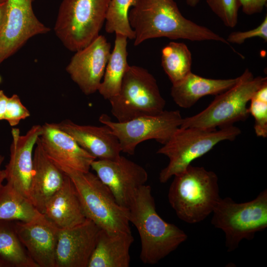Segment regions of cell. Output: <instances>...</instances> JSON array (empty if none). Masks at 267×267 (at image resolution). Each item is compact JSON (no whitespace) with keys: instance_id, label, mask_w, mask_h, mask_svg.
<instances>
[{"instance_id":"f1b7e54d","label":"cell","mask_w":267,"mask_h":267,"mask_svg":"<svg viewBox=\"0 0 267 267\" xmlns=\"http://www.w3.org/2000/svg\"><path fill=\"white\" fill-rule=\"evenodd\" d=\"M212 11L229 28H234L238 22L239 0H206Z\"/></svg>"},{"instance_id":"d6a6232c","label":"cell","mask_w":267,"mask_h":267,"mask_svg":"<svg viewBox=\"0 0 267 267\" xmlns=\"http://www.w3.org/2000/svg\"><path fill=\"white\" fill-rule=\"evenodd\" d=\"M8 97L2 90H0V121L4 120Z\"/></svg>"},{"instance_id":"ba28073f","label":"cell","mask_w":267,"mask_h":267,"mask_svg":"<svg viewBox=\"0 0 267 267\" xmlns=\"http://www.w3.org/2000/svg\"><path fill=\"white\" fill-rule=\"evenodd\" d=\"M109 0H63L54 30L71 51L83 48L99 34Z\"/></svg>"},{"instance_id":"ac0fdd59","label":"cell","mask_w":267,"mask_h":267,"mask_svg":"<svg viewBox=\"0 0 267 267\" xmlns=\"http://www.w3.org/2000/svg\"><path fill=\"white\" fill-rule=\"evenodd\" d=\"M29 199L43 214L45 204L62 187L67 175L46 154L38 139L33 155Z\"/></svg>"},{"instance_id":"484cf974","label":"cell","mask_w":267,"mask_h":267,"mask_svg":"<svg viewBox=\"0 0 267 267\" xmlns=\"http://www.w3.org/2000/svg\"><path fill=\"white\" fill-rule=\"evenodd\" d=\"M8 221H0V257L8 265L38 267L25 252L14 229Z\"/></svg>"},{"instance_id":"7a4b0ae2","label":"cell","mask_w":267,"mask_h":267,"mask_svg":"<svg viewBox=\"0 0 267 267\" xmlns=\"http://www.w3.org/2000/svg\"><path fill=\"white\" fill-rule=\"evenodd\" d=\"M149 185L137 190L128 207L129 222L136 228L140 239V259L154 265L175 250L187 235L174 224L164 221L157 213Z\"/></svg>"},{"instance_id":"44dd1931","label":"cell","mask_w":267,"mask_h":267,"mask_svg":"<svg viewBox=\"0 0 267 267\" xmlns=\"http://www.w3.org/2000/svg\"><path fill=\"white\" fill-rule=\"evenodd\" d=\"M134 241L131 232L100 229L88 267H128L130 247Z\"/></svg>"},{"instance_id":"1f68e13d","label":"cell","mask_w":267,"mask_h":267,"mask_svg":"<svg viewBox=\"0 0 267 267\" xmlns=\"http://www.w3.org/2000/svg\"><path fill=\"white\" fill-rule=\"evenodd\" d=\"M243 12L252 15L262 11L267 0H239Z\"/></svg>"},{"instance_id":"2e32d148","label":"cell","mask_w":267,"mask_h":267,"mask_svg":"<svg viewBox=\"0 0 267 267\" xmlns=\"http://www.w3.org/2000/svg\"><path fill=\"white\" fill-rule=\"evenodd\" d=\"M39 139L47 156L59 168L88 172L96 159L56 123L42 125Z\"/></svg>"},{"instance_id":"ffe728a7","label":"cell","mask_w":267,"mask_h":267,"mask_svg":"<svg viewBox=\"0 0 267 267\" xmlns=\"http://www.w3.org/2000/svg\"><path fill=\"white\" fill-rule=\"evenodd\" d=\"M43 214L60 229L75 226L86 218L75 185L68 176L45 204Z\"/></svg>"},{"instance_id":"e0dca14e","label":"cell","mask_w":267,"mask_h":267,"mask_svg":"<svg viewBox=\"0 0 267 267\" xmlns=\"http://www.w3.org/2000/svg\"><path fill=\"white\" fill-rule=\"evenodd\" d=\"M14 226L20 242L38 267H55L59 228L44 214L30 222L16 221Z\"/></svg>"},{"instance_id":"8d00e7d4","label":"cell","mask_w":267,"mask_h":267,"mask_svg":"<svg viewBox=\"0 0 267 267\" xmlns=\"http://www.w3.org/2000/svg\"><path fill=\"white\" fill-rule=\"evenodd\" d=\"M8 265L7 263L0 257V267H5Z\"/></svg>"},{"instance_id":"5bb4252c","label":"cell","mask_w":267,"mask_h":267,"mask_svg":"<svg viewBox=\"0 0 267 267\" xmlns=\"http://www.w3.org/2000/svg\"><path fill=\"white\" fill-rule=\"evenodd\" d=\"M100 230L88 219L75 226L59 228L55 267H88Z\"/></svg>"},{"instance_id":"277c9868","label":"cell","mask_w":267,"mask_h":267,"mask_svg":"<svg viewBox=\"0 0 267 267\" xmlns=\"http://www.w3.org/2000/svg\"><path fill=\"white\" fill-rule=\"evenodd\" d=\"M240 134L241 130L233 125L219 129L178 128L157 151L169 160L159 174L160 182H167L184 171L192 161L207 153L219 142L232 141Z\"/></svg>"},{"instance_id":"9a60e30c","label":"cell","mask_w":267,"mask_h":267,"mask_svg":"<svg viewBox=\"0 0 267 267\" xmlns=\"http://www.w3.org/2000/svg\"><path fill=\"white\" fill-rule=\"evenodd\" d=\"M42 132V126H33L24 135L12 128L10 159L4 169L7 184L29 199L34 147ZM30 200V199H29Z\"/></svg>"},{"instance_id":"8fae6325","label":"cell","mask_w":267,"mask_h":267,"mask_svg":"<svg viewBox=\"0 0 267 267\" xmlns=\"http://www.w3.org/2000/svg\"><path fill=\"white\" fill-rule=\"evenodd\" d=\"M32 1L6 0L4 24L0 37V64L30 38L50 31L36 16Z\"/></svg>"},{"instance_id":"f546056e","label":"cell","mask_w":267,"mask_h":267,"mask_svg":"<svg viewBox=\"0 0 267 267\" xmlns=\"http://www.w3.org/2000/svg\"><path fill=\"white\" fill-rule=\"evenodd\" d=\"M30 116L29 111L22 104L18 95L13 94L8 97L4 120H6L10 126L17 125L21 120Z\"/></svg>"},{"instance_id":"d4e9b609","label":"cell","mask_w":267,"mask_h":267,"mask_svg":"<svg viewBox=\"0 0 267 267\" xmlns=\"http://www.w3.org/2000/svg\"><path fill=\"white\" fill-rule=\"evenodd\" d=\"M191 53L185 44L171 42L162 48L161 65L172 85L191 72Z\"/></svg>"},{"instance_id":"e575fe53","label":"cell","mask_w":267,"mask_h":267,"mask_svg":"<svg viewBox=\"0 0 267 267\" xmlns=\"http://www.w3.org/2000/svg\"><path fill=\"white\" fill-rule=\"evenodd\" d=\"M3 156L0 154V189L3 186V181L5 179L6 175L4 170L1 169V165L4 160Z\"/></svg>"},{"instance_id":"4fadbf2b","label":"cell","mask_w":267,"mask_h":267,"mask_svg":"<svg viewBox=\"0 0 267 267\" xmlns=\"http://www.w3.org/2000/svg\"><path fill=\"white\" fill-rule=\"evenodd\" d=\"M111 44L99 35L75 52L66 68L71 79L86 95L98 90L111 53Z\"/></svg>"},{"instance_id":"30bf717a","label":"cell","mask_w":267,"mask_h":267,"mask_svg":"<svg viewBox=\"0 0 267 267\" xmlns=\"http://www.w3.org/2000/svg\"><path fill=\"white\" fill-rule=\"evenodd\" d=\"M183 118L178 110H164L152 115L136 118L125 122H113L106 114L99 120L109 127L119 140L121 151L134 155L141 142L154 139L164 144L180 127Z\"/></svg>"},{"instance_id":"5b68a950","label":"cell","mask_w":267,"mask_h":267,"mask_svg":"<svg viewBox=\"0 0 267 267\" xmlns=\"http://www.w3.org/2000/svg\"><path fill=\"white\" fill-rule=\"evenodd\" d=\"M266 84L267 77H254L246 69L234 86L217 95L204 110L183 118L180 128L214 129L245 121L249 116L248 103L254 94Z\"/></svg>"},{"instance_id":"4dcf8cb0","label":"cell","mask_w":267,"mask_h":267,"mask_svg":"<svg viewBox=\"0 0 267 267\" xmlns=\"http://www.w3.org/2000/svg\"><path fill=\"white\" fill-rule=\"evenodd\" d=\"M258 37L267 42V16L256 28L246 31H236L230 33L226 41L230 43L242 44L249 39Z\"/></svg>"},{"instance_id":"83f0119b","label":"cell","mask_w":267,"mask_h":267,"mask_svg":"<svg viewBox=\"0 0 267 267\" xmlns=\"http://www.w3.org/2000/svg\"><path fill=\"white\" fill-rule=\"evenodd\" d=\"M248 107L249 114L254 118V129L257 135L267 137V84L253 95Z\"/></svg>"},{"instance_id":"52a82bcc","label":"cell","mask_w":267,"mask_h":267,"mask_svg":"<svg viewBox=\"0 0 267 267\" xmlns=\"http://www.w3.org/2000/svg\"><path fill=\"white\" fill-rule=\"evenodd\" d=\"M211 223L225 234L228 252L235 250L243 239L251 240L267 227V189L253 200L238 203L230 197L220 198L212 212Z\"/></svg>"},{"instance_id":"603a6c76","label":"cell","mask_w":267,"mask_h":267,"mask_svg":"<svg viewBox=\"0 0 267 267\" xmlns=\"http://www.w3.org/2000/svg\"><path fill=\"white\" fill-rule=\"evenodd\" d=\"M115 35L114 46L97 90L108 100L119 93L124 75L130 66L127 60L128 38L121 34Z\"/></svg>"},{"instance_id":"cb8c5ba5","label":"cell","mask_w":267,"mask_h":267,"mask_svg":"<svg viewBox=\"0 0 267 267\" xmlns=\"http://www.w3.org/2000/svg\"><path fill=\"white\" fill-rule=\"evenodd\" d=\"M42 214L29 199L8 184L0 189V221L28 222Z\"/></svg>"},{"instance_id":"7402d4cb","label":"cell","mask_w":267,"mask_h":267,"mask_svg":"<svg viewBox=\"0 0 267 267\" xmlns=\"http://www.w3.org/2000/svg\"><path fill=\"white\" fill-rule=\"evenodd\" d=\"M239 77L226 79L204 78L191 72L179 82L172 85L171 95L180 107L188 108L201 98L218 95L234 86Z\"/></svg>"},{"instance_id":"8992f818","label":"cell","mask_w":267,"mask_h":267,"mask_svg":"<svg viewBox=\"0 0 267 267\" xmlns=\"http://www.w3.org/2000/svg\"><path fill=\"white\" fill-rule=\"evenodd\" d=\"M60 168L73 181L87 219L103 230L131 232L128 209L117 203L110 189L96 175L89 171Z\"/></svg>"},{"instance_id":"74e56055","label":"cell","mask_w":267,"mask_h":267,"mask_svg":"<svg viewBox=\"0 0 267 267\" xmlns=\"http://www.w3.org/2000/svg\"><path fill=\"white\" fill-rule=\"evenodd\" d=\"M6 0H0V3L5 2Z\"/></svg>"},{"instance_id":"836d02e7","label":"cell","mask_w":267,"mask_h":267,"mask_svg":"<svg viewBox=\"0 0 267 267\" xmlns=\"http://www.w3.org/2000/svg\"><path fill=\"white\" fill-rule=\"evenodd\" d=\"M5 2L0 3V37L1 36L5 20Z\"/></svg>"},{"instance_id":"3957f363","label":"cell","mask_w":267,"mask_h":267,"mask_svg":"<svg viewBox=\"0 0 267 267\" xmlns=\"http://www.w3.org/2000/svg\"><path fill=\"white\" fill-rule=\"evenodd\" d=\"M174 177L168 200L178 218L191 224L204 220L221 198L216 174L190 164Z\"/></svg>"},{"instance_id":"9c48e42d","label":"cell","mask_w":267,"mask_h":267,"mask_svg":"<svg viewBox=\"0 0 267 267\" xmlns=\"http://www.w3.org/2000/svg\"><path fill=\"white\" fill-rule=\"evenodd\" d=\"M109 101L112 114L119 122L158 114L166 105L155 77L146 69L135 65L129 66L119 93Z\"/></svg>"},{"instance_id":"4316f807","label":"cell","mask_w":267,"mask_h":267,"mask_svg":"<svg viewBox=\"0 0 267 267\" xmlns=\"http://www.w3.org/2000/svg\"><path fill=\"white\" fill-rule=\"evenodd\" d=\"M137 0H109L107 6L105 30L109 34H121L134 40L135 34L128 18L129 12Z\"/></svg>"},{"instance_id":"7c38bea8","label":"cell","mask_w":267,"mask_h":267,"mask_svg":"<svg viewBox=\"0 0 267 267\" xmlns=\"http://www.w3.org/2000/svg\"><path fill=\"white\" fill-rule=\"evenodd\" d=\"M90 168L110 189L117 203L127 209L148 179L143 167L121 155L114 160L95 159Z\"/></svg>"},{"instance_id":"f35d334b","label":"cell","mask_w":267,"mask_h":267,"mask_svg":"<svg viewBox=\"0 0 267 267\" xmlns=\"http://www.w3.org/2000/svg\"><path fill=\"white\" fill-rule=\"evenodd\" d=\"M1 77L0 76V82H1Z\"/></svg>"},{"instance_id":"d590c367","label":"cell","mask_w":267,"mask_h":267,"mask_svg":"<svg viewBox=\"0 0 267 267\" xmlns=\"http://www.w3.org/2000/svg\"><path fill=\"white\" fill-rule=\"evenodd\" d=\"M200 0H186L187 4L191 7H195L198 3Z\"/></svg>"},{"instance_id":"6da1fadb","label":"cell","mask_w":267,"mask_h":267,"mask_svg":"<svg viewBox=\"0 0 267 267\" xmlns=\"http://www.w3.org/2000/svg\"><path fill=\"white\" fill-rule=\"evenodd\" d=\"M128 18L135 34L134 46L159 38L215 41L227 44L238 54L223 37L184 17L174 0H137L130 9Z\"/></svg>"},{"instance_id":"d6986e66","label":"cell","mask_w":267,"mask_h":267,"mask_svg":"<svg viewBox=\"0 0 267 267\" xmlns=\"http://www.w3.org/2000/svg\"><path fill=\"white\" fill-rule=\"evenodd\" d=\"M56 124L96 159L114 160L121 155L122 151L119 140L105 125H81L70 120Z\"/></svg>"}]
</instances>
